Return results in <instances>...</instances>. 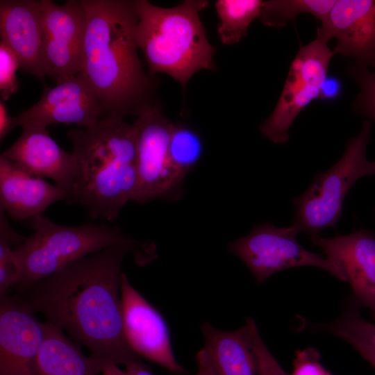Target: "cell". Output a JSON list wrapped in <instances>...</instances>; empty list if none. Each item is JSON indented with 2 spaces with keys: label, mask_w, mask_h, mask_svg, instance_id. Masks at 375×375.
Returning a JSON list of instances; mask_svg holds the SVG:
<instances>
[{
  "label": "cell",
  "mask_w": 375,
  "mask_h": 375,
  "mask_svg": "<svg viewBox=\"0 0 375 375\" xmlns=\"http://www.w3.org/2000/svg\"><path fill=\"white\" fill-rule=\"evenodd\" d=\"M13 128L12 117H10L4 101L0 100V141L10 133Z\"/></svg>",
  "instance_id": "32"
},
{
  "label": "cell",
  "mask_w": 375,
  "mask_h": 375,
  "mask_svg": "<svg viewBox=\"0 0 375 375\" xmlns=\"http://www.w3.org/2000/svg\"><path fill=\"white\" fill-rule=\"evenodd\" d=\"M210 360L217 375H260L251 335L247 324L232 331L201 326Z\"/></svg>",
  "instance_id": "19"
},
{
  "label": "cell",
  "mask_w": 375,
  "mask_h": 375,
  "mask_svg": "<svg viewBox=\"0 0 375 375\" xmlns=\"http://www.w3.org/2000/svg\"><path fill=\"white\" fill-rule=\"evenodd\" d=\"M317 38L326 42L335 38L333 54L355 58L359 66L375 67V0L335 1Z\"/></svg>",
  "instance_id": "14"
},
{
  "label": "cell",
  "mask_w": 375,
  "mask_h": 375,
  "mask_svg": "<svg viewBox=\"0 0 375 375\" xmlns=\"http://www.w3.org/2000/svg\"><path fill=\"white\" fill-rule=\"evenodd\" d=\"M333 334L351 344L375 369V349L359 339L344 332H335Z\"/></svg>",
  "instance_id": "29"
},
{
  "label": "cell",
  "mask_w": 375,
  "mask_h": 375,
  "mask_svg": "<svg viewBox=\"0 0 375 375\" xmlns=\"http://www.w3.org/2000/svg\"><path fill=\"white\" fill-rule=\"evenodd\" d=\"M41 1L47 76L58 84L81 70L85 10L82 0H67L62 5L51 0Z\"/></svg>",
  "instance_id": "10"
},
{
  "label": "cell",
  "mask_w": 375,
  "mask_h": 375,
  "mask_svg": "<svg viewBox=\"0 0 375 375\" xmlns=\"http://www.w3.org/2000/svg\"><path fill=\"white\" fill-rule=\"evenodd\" d=\"M351 72L360 88V103L366 114L375 122V69L371 72L358 65Z\"/></svg>",
  "instance_id": "27"
},
{
  "label": "cell",
  "mask_w": 375,
  "mask_h": 375,
  "mask_svg": "<svg viewBox=\"0 0 375 375\" xmlns=\"http://www.w3.org/2000/svg\"><path fill=\"white\" fill-rule=\"evenodd\" d=\"M208 4L205 0H185L162 8L147 0H135L138 16L135 40L151 76L165 73L185 90L196 72L215 69V48L199 15Z\"/></svg>",
  "instance_id": "4"
},
{
  "label": "cell",
  "mask_w": 375,
  "mask_h": 375,
  "mask_svg": "<svg viewBox=\"0 0 375 375\" xmlns=\"http://www.w3.org/2000/svg\"><path fill=\"white\" fill-rule=\"evenodd\" d=\"M125 366L131 375H153L141 361L131 362Z\"/></svg>",
  "instance_id": "33"
},
{
  "label": "cell",
  "mask_w": 375,
  "mask_h": 375,
  "mask_svg": "<svg viewBox=\"0 0 375 375\" xmlns=\"http://www.w3.org/2000/svg\"><path fill=\"white\" fill-rule=\"evenodd\" d=\"M299 233L292 225L278 227L264 222L255 226L247 235L230 242L228 250L244 263L257 284L281 271L304 266L322 269L347 281L342 267L333 260L304 248L297 241Z\"/></svg>",
  "instance_id": "7"
},
{
  "label": "cell",
  "mask_w": 375,
  "mask_h": 375,
  "mask_svg": "<svg viewBox=\"0 0 375 375\" xmlns=\"http://www.w3.org/2000/svg\"><path fill=\"white\" fill-rule=\"evenodd\" d=\"M342 85L340 80L335 76H327L323 81L318 99L324 101H333L342 92Z\"/></svg>",
  "instance_id": "30"
},
{
  "label": "cell",
  "mask_w": 375,
  "mask_h": 375,
  "mask_svg": "<svg viewBox=\"0 0 375 375\" xmlns=\"http://www.w3.org/2000/svg\"><path fill=\"white\" fill-rule=\"evenodd\" d=\"M76 165L69 201L87 208L92 218L116 219L137 190V140L133 124L106 117L87 128H71Z\"/></svg>",
  "instance_id": "3"
},
{
  "label": "cell",
  "mask_w": 375,
  "mask_h": 375,
  "mask_svg": "<svg viewBox=\"0 0 375 375\" xmlns=\"http://www.w3.org/2000/svg\"><path fill=\"white\" fill-rule=\"evenodd\" d=\"M128 255L147 265L157 258L156 247L133 238L86 256L15 295L28 310L85 347L102 368L140 362L123 325L120 279Z\"/></svg>",
  "instance_id": "1"
},
{
  "label": "cell",
  "mask_w": 375,
  "mask_h": 375,
  "mask_svg": "<svg viewBox=\"0 0 375 375\" xmlns=\"http://www.w3.org/2000/svg\"><path fill=\"white\" fill-rule=\"evenodd\" d=\"M20 67L16 55L2 41L0 42V94L1 99L8 101L19 88L16 72Z\"/></svg>",
  "instance_id": "25"
},
{
  "label": "cell",
  "mask_w": 375,
  "mask_h": 375,
  "mask_svg": "<svg viewBox=\"0 0 375 375\" xmlns=\"http://www.w3.org/2000/svg\"><path fill=\"white\" fill-rule=\"evenodd\" d=\"M106 114L102 103L85 78L78 74L53 88L44 86L40 100L12 117L13 128H47L76 124L83 128L97 124Z\"/></svg>",
  "instance_id": "11"
},
{
  "label": "cell",
  "mask_w": 375,
  "mask_h": 375,
  "mask_svg": "<svg viewBox=\"0 0 375 375\" xmlns=\"http://www.w3.org/2000/svg\"><path fill=\"white\" fill-rule=\"evenodd\" d=\"M349 305L337 319L328 324L315 325V328L333 333L340 331L352 335L375 349V324L365 320L358 306Z\"/></svg>",
  "instance_id": "24"
},
{
  "label": "cell",
  "mask_w": 375,
  "mask_h": 375,
  "mask_svg": "<svg viewBox=\"0 0 375 375\" xmlns=\"http://www.w3.org/2000/svg\"><path fill=\"white\" fill-rule=\"evenodd\" d=\"M68 194L44 178L33 176L1 154L0 208L17 221L41 215Z\"/></svg>",
  "instance_id": "18"
},
{
  "label": "cell",
  "mask_w": 375,
  "mask_h": 375,
  "mask_svg": "<svg viewBox=\"0 0 375 375\" xmlns=\"http://www.w3.org/2000/svg\"><path fill=\"white\" fill-rule=\"evenodd\" d=\"M86 31L81 74L99 97L106 117L120 119L160 108L155 80L144 69L135 30V1L82 0Z\"/></svg>",
  "instance_id": "2"
},
{
  "label": "cell",
  "mask_w": 375,
  "mask_h": 375,
  "mask_svg": "<svg viewBox=\"0 0 375 375\" xmlns=\"http://www.w3.org/2000/svg\"><path fill=\"white\" fill-rule=\"evenodd\" d=\"M44 322L16 295L0 299V375H36Z\"/></svg>",
  "instance_id": "13"
},
{
  "label": "cell",
  "mask_w": 375,
  "mask_h": 375,
  "mask_svg": "<svg viewBox=\"0 0 375 375\" xmlns=\"http://www.w3.org/2000/svg\"><path fill=\"white\" fill-rule=\"evenodd\" d=\"M120 293L124 335L133 351L173 374L186 373L174 356L164 318L131 285L124 272Z\"/></svg>",
  "instance_id": "12"
},
{
  "label": "cell",
  "mask_w": 375,
  "mask_h": 375,
  "mask_svg": "<svg viewBox=\"0 0 375 375\" xmlns=\"http://www.w3.org/2000/svg\"><path fill=\"white\" fill-rule=\"evenodd\" d=\"M102 375H131L126 370L124 371L117 365L106 364L101 370Z\"/></svg>",
  "instance_id": "34"
},
{
  "label": "cell",
  "mask_w": 375,
  "mask_h": 375,
  "mask_svg": "<svg viewBox=\"0 0 375 375\" xmlns=\"http://www.w3.org/2000/svg\"><path fill=\"white\" fill-rule=\"evenodd\" d=\"M0 35L21 69L43 81L47 71L41 0H1Z\"/></svg>",
  "instance_id": "16"
},
{
  "label": "cell",
  "mask_w": 375,
  "mask_h": 375,
  "mask_svg": "<svg viewBox=\"0 0 375 375\" xmlns=\"http://www.w3.org/2000/svg\"><path fill=\"white\" fill-rule=\"evenodd\" d=\"M26 226L33 234L14 249L19 273L13 287L17 293L86 256L133 238L117 226H63L42 214L26 220Z\"/></svg>",
  "instance_id": "5"
},
{
  "label": "cell",
  "mask_w": 375,
  "mask_h": 375,
  "mask_svg": "<svg viewBox=\"0 0 375 375\" xmlns=\"http://www.w3.org/2000/svg\"><path fill=\"white\" fill-rule=\"evenodd\" d=\"M22 129L21 136L1 155L33 176L53 180L69 201L76 174L72 153L63 150L47 128Z\"/></svg>",
  "instance_id": "17"
},
{
  "label": "cell",
  "mask_w": 375,
  "mask_h": 375,
  "mask_svg": "<svg viewBox=\"0 0 375 375\" xmlns=\"http://www.w3.org/2000/svg\"><path fill=\"white\" fill-rule=\"evenodd\" d=\"M102 366L63 331L44 322V340L38 358L36 375H98Z\"/></svg>",
  "instance_id": "20"
},
{
  "label": "cell",
  "mask_w": 375,
  "mask_h": 375,
  "mask_svg": "<svg viewBox=\"0 0 375 375\" xmlns=\"http://www.w3.org/2000/svg\"><path fill=\"white\" fill-rule=\"evenodd\" d=\"M262 1L218 0L215 3L219 23L217 33L224 44H234L244 38L251 23L260 16Z\"/></svg>",
  "instance_id": "21"
},
{
  "label": "cell",
  "mask_w": 375,
  "mask_h": 375,
  "mask_svg": "<svg viewBox=\"0 0 375 375\" xmlns=\"http://www.w3.org/2000/svg\"><path fill=\"white\" fill-rule=\"evenodd\" d=\"M335 0H271L262 1L260 18L264 24L285 26L298 15L308 13L322 22L328 15Z\"/></svg>",
  "instance_id": "22"
},
{
  "label": "cell",
  "mask_w": 375,
  "mask_h": 375,
  "mask_svg": "<svg viewBox=\"0 0 375 375\" xmlns=\"http://www.w3.org/2000/svg\"><path fill=\"white\" fill-rule=\"evenodd\" d=\"M137 140L138 184L134 200L145 203L169 197L181 182L170 161L169 147L174 124L160 108L148 109L133 124Z\"/></svg>",
  "instance_id": "9"
},
{
  "label": "cell",
  "mask_w": 375,
  "mask_h": 375,
  "mask_svg": "<svg viewBox=\"0 0 375 375\" xmlns=\"http://www.w3.org/2000/svg\"><path fill=\"white\" fill-rule=\"evenodd\" d=\"M202 151V142L195 131L182 124H174L169 153L172 169L181 182L197 163Z\"/></svg>",
  "instance_id": "23"
},
{
  "label": "cell",
  "mask_w": 375,
  "mask_h": 375,
  "mask_svg": "<svg viewBox=\"0 0 375 375\" xmlns=\"http://www.w3.org/2000/svg\"><path fill=\"white\" fill-rule=\"evenodd\" d=\"M257 357L260 375H288L281 367L264 343L253 318H247Z\"/></svg>",
  "instance_id": "26"
},
{
  "label": "cell",
  "mask_w": 375,
  "mask_h": 375,
  "mask_svg": "<svg viewBox=\"0 0 375 375\" xmlns=\"http://www.w3.org/2000/svg\"><path fill=\"white\" fill-rule=\"evenodd\" d=\"M371 128V123L365 121L358 134L348 142L342 157L317 174L307 190L292 199V225L299 233L313 236L334 228L350 189L360 178L375 174V161L369 160L366 153Z\"/></svg>",
  "instance_id": "6"
},
{
  "label": "cell",
  "mask_w": 375,
  "mask_h": 375,
  "mask_svg": "<svg viewBox=\"0 0 375 375\" xmlns=\"http://www.w3.org/2000/svg\"><path fill=\"white\" fill-rule=\"evenodd\" d=\"M310 240L342 267L356 301L367 308L375 321V234L360 228L331 238L313 235Z\"/></svg>",
  "instance_id": "15"
},
{
  "label": "cell",
  "mask_w": 375,
  "mask_h": 375,
  "mask_svg": "<svg viewBox=\"0 0 375 375\" xmlns=\"http://www.w3.org/2000/svg\"><path fill=\"white\" fill-rule=\"evenodd\" d=\"M333 55L327 42L318 38L301 47L274 110L260 125L265 137L275 144L288 140L290 128L296 117L312 101L318 99Z\"/></svg>",
  "instance_id": "8"
},
{
  "label": "cell",
  "mask_w": 375,
  "mask_h": 375,
  "mask_svg": "<svg viewBox=\"0 0 375 375\" xmlns=\"http://www.w3.org/2000/svg\"><path fill=\"white\" fill-rule=\"evenodd\" d=\"M292 375H332L319 362V353L312 348L298 351Z\"/></svg>",
  "instance_id": "28"
},
{
  "label": "cell",
  "mask_w": 375,
  "mask_h": 375,
  "mask_svg": "<svg viewBox=\"0 0 375 375\" xmlns=\"http://www.w3.org/2000/svg\"><path fill=\"white\" fill-rule=\"evenodd\" d=\"M197 371L196 375H217L204 348L197 354Z\"/></svg>",
  "instance_id": "31"
}]
</instances>
